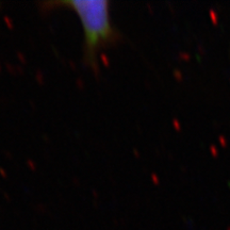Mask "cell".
<instances>
[{
    "label": "cell",
    "instance_id": "obj_1",
    "mask_svg": "<svg viewBox=\"0 0 230 230\" xmlns=\"http://www.w3.org/2000/svg\"><path fill=\"white\" fill-rule=\"evenodd\" d=\"M77 13L83 27L87 50L95 51L112 35L109 15V2L105 0H72L65 1Z\"/></svg>",
    "mask_w": 230,
    "mask_h": 230
}]
</instances>
